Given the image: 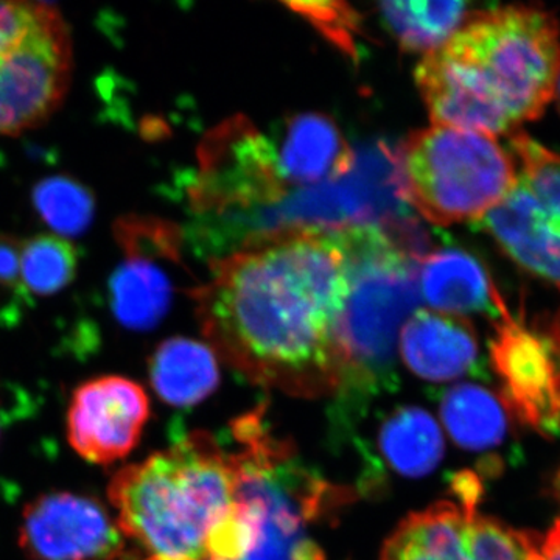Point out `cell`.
<instances>
[{"instance_id": "obj_1", "label": "cell", "mask_w": 560, "mask_h": 560, "mask_svg": "<svg viewBox=\"0 0 560 560\" xmlns=\"http://www.w3.org/2000/svg\"><path fill=\"white\" fill-rule=\"evenodd\" d=\"M348 293L334 231L260 235L212 265L195 291L202 331L248 381L291 396L340 388L335 326Z\"/></svg>"}, {"instance_id": "obj_2", "label": "cell", "mask_w": 560, "mask_h": 560, "mask_svg": "<svg viewBox=\"0 0 560 560\" xmlns=\"http://www.w3.org/2000/svg\"><path fill=\"white\" fill-rule=\"evenodd\" d=\"M560 25L537 7L471 14L416 69L431 120L499 138L536 120L555 97Z\"/></svg>"}, {"instance_id": "obj_3", "label": "cell", "mask_w": 560, "mask_h": 560, "mask_svg": "<svg viewBox=\"0 0 560 560\" xmlns=\"http://www.w3.org/2000/svg\"><path fill=\"white\" fill-rule=\"evenodd\" d=\"M108 497L124 536L160 558L208 560L210 530L237 501V464L209 434L114 475Z\"/></svg>"}, {"instance_id": "obj_4", "label": "cell", "mask_w": 560, "mask_h": 560, "mask_svg": "<svg viewBox=\"0 0 560 560\" xmlns=\"http://www.w3.org/2000/svg\"><path fill=\"white\" fill-rule=\"evenodd\" d=\"M348 293L335 326L340 388L355 397L394 382L399 329L420 304L419 261L378 226L334 231Z\"/></svg>"}, {"instance_id": "obj_5", "label": "cell", "mask_w": 560, "mask_h": 560, "mask_svg": "<svg viewBox=\"0 0 560 560\" xmlns=\"http://www.w3.org/2000/svg\"><path fill=\"white\" fill-rule=\"evenodd\" d=\"M400 172L407 202L442 226L481 221L518 184L511 150L493 136L441 125L412 132Z\"/></svg>"}, {"instance_id": "obj_6", "label": "cell", "mask_w": 560, "mask_h": 560, "mask_svg": "<svg viewBox=\"0 0 560 560\" xmlns=\"http://www.w3.org/2000/svg\"><path fill=\"white\" fill-rule=\"evenodd\" d=\"M73 46L49 2H0V136H16L60 109L72 81Z\"/></svg>"}, {"instance_id": "obj_7", "label": "cell", "mask_w": 560, "mask_h": 560, "mask_svg": "<svg viewBox=\"0 0 560 560\" xmlns=\"http://www.w3.org/2000/svg\"><path fill=\"white\" fill-rule=\"evenodd\" d=\"M456 500L412 512L390 534L381 560H541L540 536L477 510L480 486L456 478Z\"/></svg>"}, {"instance_id": "obj_8", "label": "cell", "mask_w": 560, "mask_h": 560, "mask_svg": "<svg viewBox=\"0 0 560 560\" xmlns=\"http://www.w3.org/2000/svg\"><path fill=\"white\" fill-rule=\"evenodd\" d=\"M490 360L504 410L544 436L560 434V319L514 316L504 305Z\"/></svg>"}, {"instance_id": "obj_9", "label": "cell", "mask_w": 560, "mask_h": 560, "mask_svg": "<svg viewBox=\"0 0 560 560\" xmlns=\"http://www.w3.org/2000/svg\"><path fill=\"white\" fill-rule=\"evenodd\" d=\"M285 197L275 145L248 120L234 117L202 140L200 172L190 187L195 209L234 219Z\"/></svg>"}, {"instance_id": "obj_10", "label": "cell", "mask_w": 560, "mask_h": 560, "mask_svg": "<svg viewBox=\"0 0 560 560\" xmlns=\"http://www.w3.org/2000/svg\"><path fill=\"white\" fill-rule=\"evenodd\" d=\"M20 547L31 560H117L124 534L101 501L72 492H50L27 504Z\"/></svg>"}, {"instance_id": "obj_11", "label": "cell", "mask_w": 560, "mask_h": 560, "mask_svg": "<svg viewBox=\"0 0 560 560\" xmlns=\"http://www.w3.org/2000/svg\"><path fill=\"white\" fill-rule=\"evenodd\" d=\"M124 264L110 278V305L125 327L149 330L171 308L173 283L158 260L179 261L175 226L160 220L127 217L117 223Z\"/></svg>"}, {"instance_id": "obj_12", "label": "cell", "mask_w": 560, "mask_h": 560, "mask_svg": "<svg viewBox=\"0 0 560 560\" xmlns=\"http://www.w3.org/2000/svg\"><path fill=\"white\" fill-rule=\"evenodd\" d=\"M150 419V400L139 383L102 375L73 390L68 410V441L81 458L109 466L127 458Z\"/></svg>"}, {"instance_id": "obj_13", "label": "cell", "mask_w": 560, "mask_h": 560, "mask_svg": "<svg viewBox=\"0 0 560 560\" xmlns=\"http://www.w3.org/2000/svg\"><path fill=\"white\" fill-rule=\"evenodd\" d=\"M400 357L408 370L429 382L455 381L477 363V334L464 316L416 312L401 327Z\"/></svg>"}, {"instance_id": "obj_14", "label": "cell", "mask_w": 560, "mask_h": 560, "mask_svg": "<svg viewBox=\"0 0 560 560\" xmlns=\"http://www.w3.org/2000/svg\"><path fill=\"white\" fill-rule=\"evenodd\" d=\"M280 176L287 187H312L349 175L355 151L337 125L323 114H298L287 121L276 149Z\"/></svg>"}, {"instance_id": "obj_15", "label": "cell", "mask_w": 560, "mask_h": 560, "mask_svg": "<svg viewBox=\"0 0 560 560\" xmlns=\"http://www.w3.org/2000/svg\"><path fill=\"white\" fill-rule=\"evenodd\" d=\"M481 223L515 264L560 291V232L547 226L518 184Z\"/></svg>"}, {"instance_id": "obj_16", "label": "cell", "mask_w": 560, "mask_h": 560, "mask_svg": "<svg viewBox=\"0 0 560 560\" xmlns=\"http://www.w3.org/2000/svg\"><path fill=\"white\" fill-rule=\"evenodd\" d=\"M419 267L420 294L438 312H492L500 315L504 302L481 261L463 249H442L423 257Z\"/></svg>"}, {"instance_id": "obj_17", "label": "cell", "mask_w": 560, "mask_h": 560, "mask_svg": "<svg viewBox=\"0 0 560 560\" xmlns=\"http://www.w3.org/2000/svg\"><path fill=\"white\" fill-rule=\"evenodd\" d=\"M150 381L162 400L173 407H191L208 399L219 386V364L208 346L171 338L151 355Z\"/></svg>"}, {"instance_id": "obj_18", "label": "cell", "mask_w": 560, "mask_h": 560, "mask_svg": "<svg viewBox=\"0 0 560 560\" xmlns=\"http://www.w3.org/2000/svg\"><path fill=\"white\" fill-rule=\"evenodd\" d=\"M378 447L397 474L423 477L440 466L444 438L433 416L420 408L404 407L383 422Z\"/></svg>"}, {"instance_id": "obj_19", "label": "cell", "mask_w": 560, "mask_h": 560, "mask_svg": "<svg viewBox=\"0 0 560 560\" xmlns=\"http://www.w3.org/2000/svg\"><path fill=\"white\" fill-rule=\"evenodd\" d=\"M381 11L401 50L427 55L441 49L471 16L464 2H386Z\"/></svg>"}, {"instance_id": "obj_20", "label": "cell", "mask_w": 560, "mask_h": 560, "mask_svg": "<svg viewBox=\"0 0 560 560\" xmlns=\"http://www.w3.org/2000/svg\"><path fill=\"white\" fill-rule=\"evenodd\" d=\"M504 411L500 399L477 385L455 386L441 401L445 429L459 447L469 451H485L503 440Z\"/></svg>"}, {"instance_id": "obj_21", "label": "cell", "mask_w": 560, "mask_h": 560, "mask_svg": "<svg viewBox=\"0 0 560 560\" xmlns=\"http://www.w3.org/2000/svg\"><path fill=\"white\" fill-rule=\"evenodd\" d=\"M510 150L518 186L536 202L547 226L560 232V153L517 131L510 136Z\"/></svg>"}, {"instance_id": "obj_22", "label": "cell", "mask_w": 560, "mask_h": 560, "mask_svg": "<svg viewBox=\"0 0 560 560\" xmlns=\"http://www.w3.org/2000/svg\"><path fill=\"white\" fill-rule=\"evenodd\" d=\"M33 205L40 220L66 241L84 234L95 213L91 190L65 175L40 180L33 190Z\"/></svg>"}, {"instance_id": "obj_23", "label": "cell", "mask_w": 560, "mask_h": 560, "mask_svg": "<svg viewBox=\"0 0 560 560\" xmlns=\"http://www.w3.org/2000/svg\"><path fill=\"white\" fill-rule=\"evenodd\" d=\"M77 275V253L72 243L58 235H38L22 248V287L47 298L69 285Z\"/></svg>"}, {"instance_id": "obj_24", "label": "cell", "mask_w": 560, "mask_h": 560, "mask_svg": "<svg viewBox=\"0 0 560 560\" xmlns=\"http://www.w3.org/2000/svg\"><path fill=\"white\" fill-rule=\"evenodd\" d=\"M290 9L300 13L323 32L324 36L334 40L340 49L349 55L355 54L353 35L359 28V14L350 10L346 3L312 2L289 3Z\"/></svg>"}, {"instance_id": "obj_25", "label": "cell", "mask_w": 560, "mask_h": 560, "mask_svg": "<svg viewBox=\"0 0 560 560\" xmlns=\"http://www.w3.org/2000/svg\"><path fill=\"white\" fill-rule=\"evenodd\" d=\"M22 248L24 242L11 235H0V287L20 290L22 287Z\"/></svg>"}, {"instance_id": "obj_26", "label": "cell", "mask_w": 560, "mask_h": 560, "mask_svg": "<svg viewBox=\"0 0 560 560\" xmlns=\"http://www.w3.org/2000/svg\"><path fill=\"white\" fill-rule=\"evenodd\" d=\"M541 560H560V517L540 540Z\"/></svg>"}, {"instance_id": "obj_27", "label": "cell", "mask_w": 560, "mask_h": 560, "mask_svg": "<svg viewBox=\"0 0 560 560\" xmlns=\"http://www.w3.org/2000/svg\"><path fill=\"white\" fill-rule=\"evenodd\" d=\"M552 495L560 503V469L556 474L555 480H552Z\"/></svg>"}, {"instance_id": "obj_28", "label": "cell", "mask_w": 560, "mask_h": 560, "mask_svg": "<svg viewBox=\"0 0 560 560\" xmlns=\"http://www.w3.org/2000/svg\"><path fill=\"white\" fill-rule=\"evenodd\" d=\"M555 95H556V97H558V106H559V110H560V75H559L558 86H556Z\"/></svg>"}, {"instance_id": "obj_29", "label": "cell", "mask_w": 560, "mask_h": 560, "mask_svg": "<svg viewBox=\"0 0 560 560\" xmlns=\"http://www.w3.org/2000/svg\"><path fill=\"white\" fill-rule=\"evenodd\" d=\"M149 560H187V559H172V558H160V556H151Z\"/></svg>"}]
</instances>
